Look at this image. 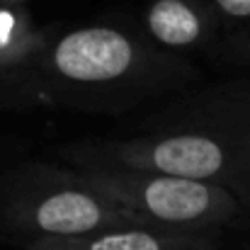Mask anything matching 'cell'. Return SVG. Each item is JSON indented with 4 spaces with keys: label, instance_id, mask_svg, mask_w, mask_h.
<instances>
[{
    "label": "cell",
    "instance_id": "obj_1",
    "mask_svg": "<svg viewBox=\"0 0 250 250\" xmlns=\"http://www.w3.org/2000/svg\"><path fill=\"white\" fill-rule=\"evenodd\" d=\"M78 167H119L211 182L250 202V122L192 117L177 129L76 146L68 151Z\"/></svg>",
    "mask_w": 250,
    "mask_h": 250
},
{
    "label": "cell",
    "instance_id": "obj_5",
    "mask_svg": "<svg viewBox=\"0 0 250 250\" xmlns=\"http://www.w3.org/2000/svg\"><path fill=\"white\" fill-rule=\"evenodd\" d=\"M221 236L172 231L158 226H122L81 238L32 241L24 250H216Z\"/></svg>",
    "mask_w": 250,
    "mask_h": 250
},
{
    "label": "cell",
    "instance_id": "obj_4",
    "mask_svg": "<svg viewBox=\"0 0 250 250\" xmlns=\"http://www.w3.org/2000/svg\"><path fill=\"white\" fill-rule=\"evenodd\" d=\"M49 68L73 85L104 87L144 78L153 59L146 46L114 27H81L51 46Z\"/></svg>",
    "mask_w": 250,
    "mask_h": 250
},
{
    "label": "cell",
    "instance_id": "obj_3",
    "mask_svg": "<svg viewBox=\"0 0 250 250\" xmlns=\"http://www.w3.org/2000/svg\"><path fill=\"white\" fill-rule=\"evenodd\" d=\"M0 224L7 233L22 238V246L44 238H81L122 226H151L81 185L73 175H63L61 185L49 177L46 187L10 194L0 207Z\"/></svg>",
    "mask_w": 250,
    "mask_h": 250
},
{
    "label": "cell",
    "instance_id": "obj_2",
    "mask_svg": "<svg viewBox=\"0 0 250 250\" xmlns=\"http://www.w3.org/2000/svg\"><path fill=\"white\" fill-rule=\"evenodd\" d=\"M71 175L158 229L221 236L250 216L246 197L211 182L119 167H78Z\"/></svg>",
    "mask_w": 250,
    "mask_h": 250
},
{
    "label": "cell",
    "instance_id": "obj_6",
    "mask_svg": "<svg viewBox=\"0 0 250 250\" xmlns=\"http://www.w3.org/2000/svg\"><path fill=\"white\" fill-rule=\"evenodd\" d=\"M214 15L194 0H153L146 10V32L166 49H192L207 39Z\"/></svg>",
    "mask_w": 250,
    "mask_h": 250
},
{
    "label": "cell",
    "instance_id": "obj_7",
    "mask_svg": "<svg viewBox=\"0 0 250 250\" xmlns=\"http://www.w3.org/2000/svg\"><path fill=\"white\" fill-rule=\"evenodd\" d=\"M37 34L29 22L12 10H0V71L17 66L34 49Z\"/></svg>",
    "mask_w": 250,
    "mask_h": 250
},
{
    "label": "cell",
    "instance_id": "obj_10",
    "mask_svg": "<svg viewBox=\"0 0 250 250\" xmlns=\"http://www.w3.org/2000/svg\"><path fill=\"white\" fill-rule=\"evenodd\" d=\"M233 54H236V59L250 61V29L236 39V44H233Z\"/></svg>",
    "mask_w": 250,
    "mask_h": 250
},
{
    "label": "cell",
    "instance_id": "obj_8",
    "mask_svg": "<svg viewBox=\"0 0 250 250\" xmlns=\"http://www.w3.org/2000/svg\"><path fill=\"white\" fill-rule=\"evenodd\" d=\"M199 117L250 122V83L229 85L224 90H216L209 100L199 102Z\"/></svg>",
    "mask_w": 250,
    "mask_h": 250
},
{
    "label": "cell",
    "instance_id": "obj_9",
    "mask_svg": "<svg viewBox=\"0 0 250 250\" xmlns=\"http://www.w3.org/2000/svg\"><path fill=\"white\" fill-rule=\"evenodd\" d=\"M209 12L229 22H250V0H207Z\"/></svg>",
    "mask_w": 250,
    "mask_h": 250
},
{
    "label": "cell",
    "instance_id": "obj_11",
    "mask_svg": "<svg viewBox=\"0 0 250 250\" xmlns=\"http://www.w3.org/2000/svg\"><path fill=\"white\" fill-rule=\"evenodd\" d=\"M0 2H22V0H0Z\"/></svg>",
    "mask_w": 250,
    "mask_h": 250
}]
</instances>
